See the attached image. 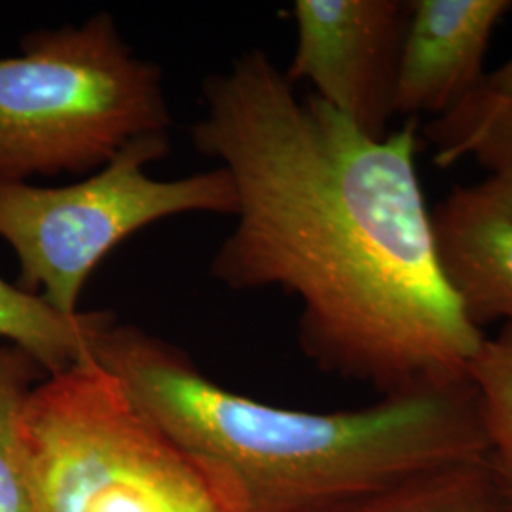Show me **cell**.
<instances>
[{"mask_svg": "<svg viewBox=\"0 0 512 512\" xmlns=\"http://www.w3.org/2000/svg\"><path fill=\"white\" fill-rule=\"evenodd\" d=\"M114 323L112 311L59 313L40 294L0 277V340L23 349L48 376L95 359L97 340Z\"/></svg>", "mask_w": 512, "mask_h": 512, "instance_id": "obj_9", "label": "cell"}, {"mask_svg": "<svg viewBox=\"0 0 512 512\" xmlns=\"http://www.w3.org/2000/svg\"><path fill=\"white\" fill-rule=\"evenodd\" d=\"M480 186L499 203L509 215H512V167L503 169L497 173H490L486 181H482Z\"/></svg>", "mask_w": 512, "mask_h": 512, "instance_id": "obj_14", "label": "cell"}, {"mask_svg": "<svg viewBox=\"0 0 512 512\" xmlns=\"http://www.w3.org/2000/svg\"><path fill=\"white\" fill-rule=\"evenodd\" d=\"M21 50L0 59V183L90 173L167 133L162 71L133 55L107 12L37 31Z\"/></svg>", "mask_w": 512, "mask_h": 512, "instance_id": "obj_3", "label": "cell"}, {"mask_svg": "<svg viewBox=\"0 0 512 512\" xmlns=\"http://www.w3.org/2000/svg\"><path fill=\"white\" fill-rule=\"evenodd\" d=\"M330 512H511L486 459L435 467Z\"/></svg>", "mask_w": 512, "mask_h": 512, "instance_id": "obj_11", "label": "cell"}, {"mask_svg": "<svg viewBox=\"0 0 512 512\" xmlns=\"http://www.w3.org/2000/svg\"><path fill=\"white\" fill-rule=\"evenodd\" d=\"M167 150V133H154L80 183H0V238L18 256L19 289L42 291L59 313L76 315L93 270L141 228L181 213L236 215L238 190L222 165L179 181L150 179L145 167Z\"/></svg>", "mask_w": 512, "mask_h": 512, "instance_id": "obj_5", "label": "cell"}, {"mask_svg": "<svg viewBox=\"0 0 512 512\" xmlns=\"http://www.w3.org/2000/svg\"><path fill=\"white\" fill-rule=\"evenodd\" d=\"M95 361L202 467L230 512H330L486 454L471 380L319 414L232 393L181 349L129 325L101 334Z\"/></svg>", "mask_w": 512, "mask_h": 512, "instance_id": "obj_2", "label": "cell"}, {"mask_svg": "<svg viewBox=\"0 0 512 512\" xmlns=\"http://www.w3.org/2000/svg\"><path fill=\"white\" fill-rule=\"evenodd\" d=\"M486 440L484 459L512 512V325L486 336L469 368Z\"/></svg>", "mask_w": 512, "mask_h": 512, "instance_id": "obj_12", "label": "cell"}, {"mask_svg": "<svg viewBox=\"0 0 512 512\" xmlns=\"http://www.w3.org/2000/svg\"><path fill=\"white\" fill-rule=\"evenodd\" d=\"M21 435L33 512H230L202 467L95 359L33 389Z\"/></svg>", "mask_w": 512, "mask_h": 512, "instance_id": "obj_4", "label": "cell"}, {"mask_svg": "<svg viewBox=\"0 0 512 512\" xmlns=\"http://www.w3.org/2000/svg\"><path fill=\"white\" fill-rule=\"evenodd\" d=\"M48 374L23 349L0 342V512H33L23 471V412Z\"/></svg>", "mask_w": 512, "mask_h": 512, "instance_id": "obj_13", "label": "cell"}, {"mask_svg": "<svg viewBox=\"0 0 512 512\" xmlns=\"http://www.w3.org/2000/svg\"><path fill=\"white\" fill-rule=\"evenodd\" d=\"M440 272L467 319L512 325V215L480 186H458L431 213Z\"/></svg>", "mask_w": 512, "mask_h": 512, "instance_id": "obj_8", "label": "cell"}, {"mask_svg": "<svg viewBox=\"0 0 512 512\" xmlns=\"http://www.w3.org/2000/svg\"><path fill=\"white\" fill-rule=\"evenodd\" d=\"M293 18L287 80L310 82L330 109L368 137L385 139L395 118L410 0H296Z\"/></svg>", "mask_w": 512, "mask_h": 512, "instance_id": "obj_6", "label": "cell"}, {"mask_svg": "<svg viewBox=\"0 0 512 512\" xmlns=\"http://www.w3.org/2000/svg\"><path fill=\"white\" fill-rule=\"evenodd\" d=\"M203 99L194 147L238 190L211 274L296 296L308 359L380 397L467 382L486 334L440 272L418 120L372 139L319 97L300 99L260 50L211 74Z\"/></svg>", "mask_w": 512, "mask_h": 512, "instance_id": "obj_1", "label": "cell"}, {"mask_svg": "<svg viewBox=\"0 0 512 512\" xmlns=\"http://www.w3.org/2000/svg\"><path fill=\"white\" fill-rule=\"evenodd\" d=\"M433 160L452 167L473 158L490 173L512 167V57L486 73L475 92L423 129Z\"/></svg>", "mask_w": 512, "mask_h": 512, "instance_id": "obj_10", "label": "cell"}, {"mask_svg": "<svg viewBox=\"0 0 512 512\" xmlns=\"http://www.w3.org/2000/svg\"><path fill=\"white\" fill-rule=\"evenodd\" d=\"M511 0H410L397 71L395 116L440 118L475 92Z\"/></svg>", "mask_w": 512, "mask_h": 512, "instance_id": "obj_7", "label": "cell"}]
</instances>
